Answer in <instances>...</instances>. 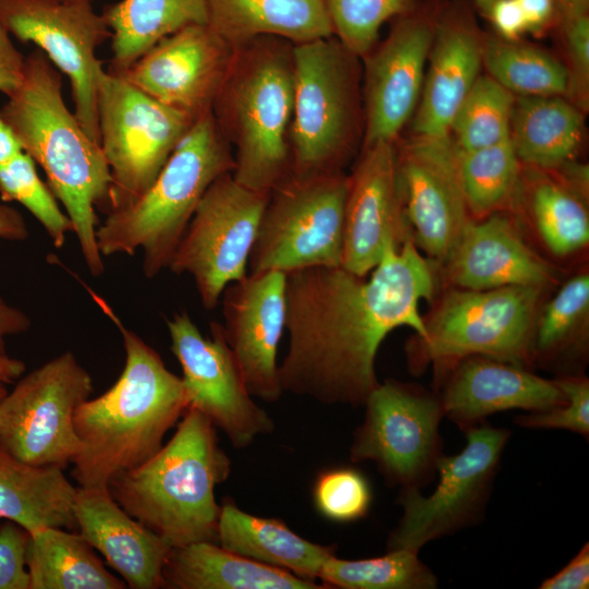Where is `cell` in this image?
<instances>
[{"instance_id": "3", "label": "cell", "mask_w": 589, "mask_h": 589, "mask_svg": "<svg viewBox=\"0 0 589 589\" xmlns=\"http://www.w3.org/2000/svg\"><path fill=\"white\" fill-rule=\"evenodd\" d=\"M61 74L43 51L33 50L0 116L44 170L49 189L72 223L89 273L98 277L105 265L97 245L96 211L106 213L111 178L100 145L63 100Z\"/></svg>"}, {"instance_id": "7", "label": "cell", "mask_w": 589, "mask_h": 589, "mask_svg": "<svg viewBox=\"0 0 589 589\" xmlns=\"http://www.w3.org/2000/svg\"><path fill=\"white\" fill-rule=\"evenodd\" d=\"M542 292L534 286L450 289L424 321L425 335L408 348L411 366L482 356L529 368Z\"/></svg>"}, {"instance_id": "14", "label": "cell", "mask_w": 589, "mask_h": 589, "mask_svg": "<svg viewBox=\"0 0 589 589\" xmlns=\"http://www.w3.org/2000/svg\"><path fill=\"white\" fill-rule=\"evenodd\" d=\"M350 446L352 462L372 461L385 481L421 489L436 474L442 452L438 396L387 380L372 390Z\"/></svg>"}, {"instance_id": "9", "label": "cell", "mask_w": 589, "mask_h": 589, "mask_svg": "<svg viewBox=\"0 0 589 589\" xmlns=\"http://www.w3.org/2000/svg\"><path fill=\"white\" fill-rule=\"evenodd\" d=\"M97 118L111 178L105 215L129 206L147 191L196 121L105 69L98 76Z\"/></svg>"}, {"instance_id": "29", "label": "cell", "mask_w": 589, "mask_h": 589, "mask_svg": "<svg viewBox=\"0 0 589 589\" xmlns=\"http://www.w3.org/2000/svg\"><path fill=\"white\" fill-rule=\"evenodd\" d=\"M63 470L22 461L0 447V518L28 533L47 527L76 529L72 510L76 488Z\"/></svg>"}, {"instance_id": "13", "label": "cell", "mask_w": 589, "mask_h": 589, "mask_svg": "<svg viewBox=\"0 0 589 589\" xmlns=\"http://www.w3.org/2000/svg\"><path fill=\"white\" fill-rule=\"evenodd\" d=\"M268 195L240 184L227 172L200 201L168 268L191 275L204 309L213 310L225 288L248 275Z\"/></svg>"}, {"instance_id": "52", "label": "cell", "mask_w": 589, "mask_h": 589, "mask_svg": "<svg viewBox=\"0 0 589 589\" xmlns=\"http://www.w3.org/2000/svg\"><path fill=\"white\" fill-rule=\"evenodd\" d=\"M561 12L588 10L589 0H556Z\"/></svg>"}, {"instance_id": "36", "label": "cell", "mask_w": 589, "mask_h": 589, "mask_svg": "<svg viewBox=\"0 0 589 589\" xmlns=\"http://www.w3.org/2000/svg\"><path fill=\"white\" fill-rule=\"evenodd\" d=\"M589 321V275L568 279L539 312L532 339V361L575 359L586 350Z\"/></svg>"}, {"instance_id": "31", "label": "cell", "mask_w": 589, "mask_h": 589, "mask_svg": "<svg viewBox=\"0 0 589 589\" xmlns=\"http://www.w3.org/2000/svg\"><path fill=\"white\" fill-rule=\"evenodd\" d=\"M29 589H124L91 544L73 530L47 527L29 533Z\"/></svg>"}, {"instance_id": "27", "label": "cell", "mask_w": 589, "mask_h": 589, "mask_svg": "<svg viewBox=\"0 0 589 589\" xmlns=\"http://www.w3.org/2000/svg\"><path fill=\"white\" fill-rule=\"evenodd\" d=\"M163 588L171 589L326 588L208 541L172 548L163 569Z\"/></svg>"}, {"instance_id": "12", "label": "cell", "mask_w": 589, "mask_h": 589, "mask_svg": "<svg viewBox=\"0 0 589 589\" xmlns=\"http://www.w3.org/2000/svg\"><path fill=\"white\" fill-rule=\"evenodd\" d=\"M93 380L67 351L22 377L0 401V447L36 466L65 469L80 449L73 418Z\"/></svg>"}, {"instance_id": "43", "label": "cell", "mask_w": 589, "mask_h": 589, "mask_svg": "<svg viewBox=\"0 0 589 589\" xmlns=\"http://www.w3.org/2000/svg\"><path fill=\"white\" fill-rule=\"evenodd\" d=\"M567 50L568 97L578 108L589 100V14L588 10L561 12L557 21Z\"/></svg>"}, {"instance_id": "8", "label": "cell", "mask_w": 589, "mask_h": 589, "mask_svg": "<svg viewBox=\"0 0 589 589\" xmlns=\"http://www.w3.org/2000/svg\"><path fill=\"white\" fill-rule=\"evenodd\" d=\"M354 58L334 35L292 45V176L342 172L357 130Z\"/></svg>"}, {"instance_id": "38", "label": "cell", "mask_w": 589, "mask_h": 589, "mask_svg": "<svg viewBox=\"0 0 589 589\" xmlns=\"http://www.w3.org/2000/svg\"><path fill=\"white\" fill-rule=\"evenodd\" d=\"M515 95L489 75H480L450 125L458 151H473L509 137Z\"/></svg>"}, {"instance_id": "41", "label": "cell", "mask_w": 589, "mask_h": 589, "mask_svg": "<svg viewBox=\"0 0 589 589\" xmlns=\"http://www.w3.org/2000/svg\"><path fill=\"white\" fill-rule=\"evenodd\" d=\"M313 503L320 515L334 522H352L364 517L372 503L368 479L350 467L321 472L313 484Z\"/></svg>"}, {"instance_id": "33", "label": "cell", "mask_w": 589, "mask_h": 589, "mask_svg": "<svg viewBox=\"0 0 589 589\" xmlns=\"http://www.w3.org/2000/svg\"><path fill=\"white\" fill-rule=\"evenodd\" d=\"M532 170L528 205L541 240L556 256H567L584 249L589 241L587 197L561 177L549 176L545 170Z\"/></svg>"}, {"instance_id": "48", "label": "cell", "mask_w": 589, "mask_h": 589, "mask_svg": "<svg viewBox=\"0 0 589 589\" xmlns=\"http://www.w3.org/2000/svg\"><path fill=\"white\" fill-rule=\"evenodd\" d=\"M524 14L527 32L539 34L557 24L560 10L556 0H516Z\"/></svg>"}, {"instance_id": "30", "label": "cell", "mask_w": 589, "mask_h": 589, "mask_svg": "<svg viewBox=\"0 0 589 589\" xmlns=\"http://www.w3.org/2000/svg\"><path fill=\"white\" fill-rule=\"evenodd\" d=\"M582 132V110L565 96H515L509 140L530 168L552 171L570 161Z\"/></svg>"}, {"instance_id": "15", "label": "cell", "mask_w": 589, "mask_h": 589, "mask_svg": "<svg viewBox=\"0 0 589 589\" xmlns=\"http://www.w3.org/2000/svg\"><path fill=\"white\" fill-rule=\"evenodd\" d=\"M0 23L22 43H33L70 81L74 113L99 144L97 86L103 62L96 49L111 37L93 2L0 0Z\"/></svg>"}, {"instance_id": "26", "label": "cell", "mask_w": 589, "mask_h": 589, "mask_svg": "<svg viewBox=\"0 0 589 589\" xmlns=\"http://www.w3.org/2000/svg\"><path fill=\"white\" fill-rule=\"evenodd\" d=\"M207 24L239 48L261 37L292 45L334 35L325 0H205Z\"/></svg>"}, {"instance_id": "4", "label": "cell", "mask_w": 589, "mask_h": 589, "mask_svg": "<svg viewBox=\"0 0 589 589\" xmlns=\"http://www.w3.org/2000/svg\"><path fill=\"white\" fill-rule=\"evenodd\" d=\"M230 471L216 428L188 408L172 437L148 460L113 477L107 489L130 516L171 548L217 543L220 505L215 488Z\"/></svg>"}, {"instance_id": "44", "label": "cell", "mask_w": 589, "mask_h": 589, "mask_svg": "<svg viewBox=\"0 0 589 589\" xmlns=\"http://www.w3.org/2000/svg\"><path fill=\"white\" fill-rule=\"evenodd\" d=\"M29 533L17 524H0V589H29L26 549Z\"/></svg>"}, {"instance_id": "22", "label": "cell", "mask_w": 589, "mask_h": 589, "mask_svg": "<svg viewBox=\"0 0 589 589\" xmlns=\"http://www.w3.org/2000/svg\"><path fill=\"white\" fill-rule=\"evenodd\" d=\"M438 397L444 417L464 431L484 423L485 418L497 412L540 411L566 400L555 380L482 356L454 362Z\"/></svg>"}, {"instance_id": "34", "label": "cell", "mask_w": 589, "mask_h": 589, "mask_svg": "<svg viewBox=\"0 0 589 589\" xmlns=\"http://www.w3.org/2000/svg\"><path fill=\"white\" fill-rule=\"evenodd\" d=\"M456 168L467 208L476 217L504 212L522 193L520 161L509 137L473 151L457 149Z\"/></svg>"}, {"instance_id": "49", "label": "cell", "mask_w": 589, "mask_h": 589, "mask_svg": "<svg viewBox=\"0 0 589 589\" xmlns=\"http://www.w3.org/2000/svg\"><path fill=\"white\" fill-rule=\"evenodd\" d=\"M29 327V317L0 297V359L9 357L5 348L7 336L24 333Z\"/></svg>"}, {"instance_id": "40", "label": "cell", "mask_w": 589, "mask_h": 589, "mask_svg": "<svg viewBox=\"0 0 589 589\" xmlns=\"http://www.w3.org/2000/svg\"><path fill=\"white\" fill-rule=\"evenodd\" d=\"M334 36L356 57L374 47L382 25L420 7V0H325Z\"/></svg>"}, {"instance_id": "51", "label": "cell", "mask_w": 589, "mask_h": 589, "mask_svg": "<svg viewBox=\"0 0 589 589\" xmlns=\"http://www.w3.org/2000/svg\"><path fill=\"white\" fill-rule=\"evenodd\" d=\"M22 152L23 148L13 130L0 116V166L5 165Z\"/></svg>"}, {"instance_id": "32", "label": "cell", "mask_w": 589, "mask_h": 589, "mask_svg": "<svg viewBox=\"0 0 589 589\" xmlns=\"http://www.w3.org/2000/svg\"><path fill=\"white\" fill-rule=\"evenodd\" d=\"M111 32L108 70L128 68L160 39L192 24L207 23L205 0H120L101 13Z\"/></svg>"}, {"instance_id": "5", "label": "cell", "mask_w": 589, "mask_h": 589, "mask_svg": "<svg viewBox=\"0 0 589 589\" xmlns=\"http://www.w3.org/2000/svg\"><path fill=\"white\" fill-rule=\"evenodd\" d=\"M292 44L261 37L239 48L212 113L233 155L240 184L271 192L291 176Z\"/></svg>"}, {"instance_id": "37", "label": "cell", "mask_w": 589, "mask_h": 589, "mask_svg": "<svg viewBox=\"0 0 589 589\" xmlns=\"http://www.w3.org/2000/svg\"><path fill=\"white\" fill-rule=\"evenodd\" d=\"M418 552L388 550L385 555L344 560L334 554L323 563L318 578L326 588L341 589H434L435 574Z\"/></svg>"}, {"instance_id": "42", "label": "cell", "mask_w": 589, "mask_h": 589, "mask_svg": "<svg viewBox=\"0 0 589 589\" xmlns=\"http://www.w3.org/2000/svg\"><path fill=\"white\" fill-rule=\"evenodd\" d=\"M565 394L563 404L518 414L514 423L526 429H555L589 436V381L584 375H564L555 380Z\"/></svg>"}, {"instance_id": "6", "label": "cell", "mask_w": 589, "mask_h": 589, "mask_svg": "<svg viewBox=\"0 0 589 589\" xmlns=\"http://www.w3.org/2000/svg\"><path fill=\"white\" fill-rule=\"evenodd\" d=\"M235 167L231 147L212 111L199 118L178 143L147 191L129 206L106 215L96 231L104 256L142 251L147 278L169 267L200 201Z\"/></svg>"}, {"instance_id": "28", "label": "cell", "mask_w": 589, "mask_h": 589, "mask_svg": "<svg viewBox=\"0 0 589 589\" xmlns=\"http://www.w3.org/2000/svg\"><path fill=\"white\" fill-rule=\"evenodd\" d=\"M217 543L253 561L314 580L324 561L335 553L330 546L311 542L276 518H264L240 509L232 501L220 505Z\"/></svg>"}, {"instance_id": "50", "label": "cell", "mask_w": 589, "mask_h": 589, "mask_svg": "<svg viewBox=\"0 0 589 589\" xmlns=\"http://www.w3.org/2000/svg\"><path fill=\"white\" fill-rule=\"evenodd\" d=\"M27 237L28 230L21 213L14 207L0 204V238L22 241Z\"/></svg>"}, {"instance_id": "17", "label": "cell", "mask_w": 589, "mask_h": 589, "mask_svg": "<svg viewBox=\"0 0 589 589\" xmlns=\"http://www.w3.org/2000/svg\"><path fill=\"white\" fill-rule=\"evenodd\" d=\"M396 152L412 240L431 260L444 264L471 219L457 177L456 145L450 135H413Z\"/></svg>"}, {"instance_id": "2", "label": "cell", "mask_w": 589, "mask_h": 589, "mask_svg": "<svg viewBox=\"0 0 589 589\" xmlns=\"http://www.w3.org/2000/svg\"><path fill=\"white\" fill-rule=\"evenodd\" d=\"M89 292L121 333L125 362L108 390L75 410L80 449L71 462V476L79 486L107 488L113 477L142 465L161 448L189 400L181 377L167 369L158 352L127 328L105 300Z\"/></svg>"}, {"instance_id": "10", "label": "cell", "mask_w": 589, "mask_h": 589, "mask_svg": "<svg viewBox=\"0 0 589 589\" xmlns=\"http://www.w3.org/2000/svg\"><path fill=\"white\" fill-rule=\"evenodd\" d=\"M348 176H290L268 195L249 274L341 266Z\"/></svg>"}, {"instance_id": "53", "label": "cell", "mask_w": 589, "mask_h": 589, "mask_svg": "<svg viewBox=\"0 0 589 589\" xmlns=\"http://www.w3.org/2000/svg\"><path fill=\"white\" fill-rule=\"evenodd\" d=\"M8 393L7 388L4 387L3 383H0V401L4 397V395Z\"/></svg>"}, {"instance_id": "25", "label": "cell", "mask_w": 589, "mask_h": 589, "mask_svg": "<svg viewBox=\"0 0 589 589\" xmlns=\"http://www.w3.org/2000/svg\"><path fill=\"white\" fill-rule=\"evenodd\" d=\"M72 510L80 534L128 588H163V569L172 548L130 516L107 488L77 486Z\"/></svg>"}, {"instance_id": "39", "label": "cell", "mask_w": 589, "mask_h": 589, "mask_svg": "<svg viewBox=\"0 0 589 589\" xmlns=\"http://www.w3.org/2000/svg\"><path fill=\"white\" fill-rule=\"evenodd\" d=\"M0 195L5 202L22 204L41 224L56 248L73 232L70 218L59 207L56 196L39 178L35 161L24 151L0 166Z\"/></svg>"}, {"instance_id": "16", "label": "cell", "mask_w": 589, "mask_h": 589, "mask_svg": "<svg viewBox=\"0 0 589 589\" xmlns=\"http://www.w3.org/2000/svg\"><path fill=\"white\" fill-rule=\"evenodd\" d=\"M167 327L189 408L205 416L236 448H245L274 431L273 419L247 387L220 323L212 322L211 337H204L189 314L181 312L167 321Z\"/></svg>"}, {"instance_id": "20", "label": "cell", "mask_w": 589, "mask_h": 589, "mask_svg": "<svg viewBox=\"0 0 589 589\" xmlns=\"http://www.w3.org/2000/svg\"><path fill=\"white\" fill-rule=\"evenodd\" d=\"M412 239L398 181L395 142L363 146L348 176L341 266L368 276L390 247Z\"/></svg>"}, {"instance_id": "47", "label": "cell", "mask_w": 589, "mask_h": 589, "mask_svg": "<svg viewBox=\"0 0 589 589\" xmlns=\"http://www.w3.org/2000/svg\"><path fill=\"white\" fill-rule=\"evenodd\" d=\"M24 64L25 57L0 23V93L9 96L17 88L23 79Z\"/></svg>"}, {"instance_id": "24", "label": "cell", "mask_w": 589, "mask_h": 589, "mask_svg": "<svg viewBox=\"0 0 589 589\" xmlns=\"http://www.w3.org/2000/svg\"><path fill=\"white\" fill-rule=\"evenodd\" d=\"M443 265L448 281L460 289L544 288L554 278L551 265L531 250L503 212L470 219Z\"/></svg>"}, {"instance_id": "1", "label": "cell", "mask_w": 589, "mask_h": 589, "mask_svg": "<svg viewBox=\"0 0 589 589\" xmlns=\"http://www.w3.org/2000/svg\"><path fill=\"white\" fill-rule=\"evenodd\" d=\"M285 275L284 392L324 405L363 406L380 383L375 359L386 336L401 326L425 335L419 308L434 296L436 276L412 239L388 248L370 277L342 266Z\"/></svg>"}, {"instance_id": "54", "label": "cell", "mask_w": 589, "mask_h": 589, "mask_svg": "<svg viewBox=\"0 0 589 589\" xmlns=\"http://www.w3.org/2000/svg\"><path fill=\"white\" fill-rule=\"evenodd\" d=\"M73 1H87V2H93V0H73Z\"/></svg>"}, {"instance_id": "18", "label": "cell", "mask_w": 589, "mask_h": 589, "mask_svg": "<svg viewBox=\"0 0 589 589\" xmlns=\"http://www.w3.org/2000/svg\"><path fill=\"white\" fill-rule=\"evenodd\" d=\"M235 51L207 23L192 24L160 39L115 73L159 103L197 120L212 111Z\"/></svg>"}, {"instance_id": "23", "label": "cell", "mask_w": 589, "mask_h": 589, "mask_svg": "<svg viewBox=\"0 0 589 589\" xmlns=\"http://www.w3.org/2000/svg\"><path fill=\"white\" fill-rule=\"evenodd\" d=\"M483 35L471 12L454 4L437 13L429 69L413 120L414 135L445 137L468 92L480 76Z\"/></svg>"}, {"instance_id": "21", "label": "cell", "mask_w": 589, "mask_h": 589, "mask_svg": "<svg viewBox=\"0 0 589 589\" xmlns=\"http://www.w3.org/2000/svg\"><path fill=\"white\" fill-rule=\"evenodd\" d=\"M286 275L248 274L221 293L225 339L252 397L276 402L284 390L277 352L286 329Z\"/></svg>"}, {"instance_id": "35", "label": "cell", "mask_w": 589, "mask_h": 589, "mask_svg": "<svg viewBox=\"0 0 589 589\" xmlns=\"http://www.w3.org/2000/svg\"><path fill=\"white\" fill-rule=\"evenodd\" d=\"M482 65L490 77L515 96H568L566 65L519 39L483 35Z\"/></svg>"}, {"instance_id": "45", "label": "cell", "mask_w": 589, "mask_h": 589, "mask_svg": "<svg viewBox=\"0 0 589 589\" xmlns=\"http://www.w3.org/2000/svg\"><path fill=\"white\" fill-rule=\"evenodd\" d=\"M478 12L494 27L497 36L518 40L527 33L526 21L516 0H473Z\"/></svg>"}, {"instance_id": "19", "label": "cell", "mask_w": 589, "mask_h": 589, "mask_svg": "<svg viewBox=\"0 0 589 589\" xmlns=\"http://www.w3.org/2000/svg\"><path fill=\"white\" fill-rule=\"evenodd\" d=\"M440 10L419 7L398 17L365 60L363 146L395 142L416 110Z\"/></svg>"}, {"instance_id": "11", "label": "cell", "mask_w": 589, "mask_h": 589, "mask_svg": "<svg viewBox=\"0 0 589 589\" xmlns=\"http://www.w3.org/2000/svg\"><path fill=\"white\" fill-rule=\"evenodd\" d=\"M466 432V445L437 461L438 483L429 495L400 489L402 515L387 539V550L418 552L426 543L481 520L510 431L479 424Z\"/></svg>"}, {"instance_id": "46", "label": "cell", "mask_w": 589, "mask_h": 589, "mask_svg": "<svg viewBox=\"0 0 589 589\" xmlns=\"http://www.w3.org/2000/svg\"><path fill=\"white\" fill-rule=\"evenodd\" d=\"M589 587V543H585L556 574L544 579L541 589H587Z\"/></svg>"}]
</instances>
